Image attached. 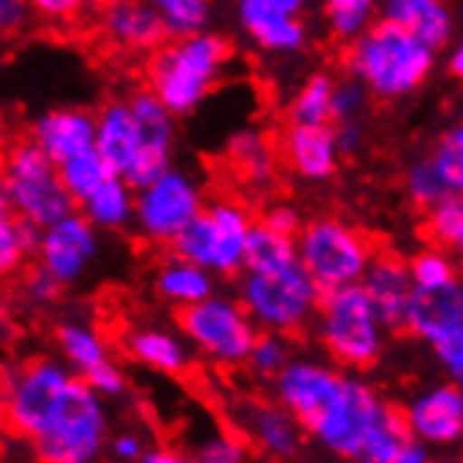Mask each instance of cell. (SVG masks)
<instances>
[{
  "mask_svg": "<svg viewBox=\"0 0 463 463\" xmlns=\"http://www.w3.org/2000/svg\"><path fill=\"white\" fill-rule=\"evenodd\" d=\"M289 360H292L289 337L259 332V337H256V343H253V348L248 354V363H244V365H248L261 379H276Z\"/></svg>",
  "mask_w": 463,
  "mask_h": 463,
  "instance_id": "41",
  "label": "cell"
},
{
  "mask_svg": "<svg viewBox=\"0 0 463 463\" xmlns=\"http://www.w3.org/2000/svg\"><path fill=\"white\" fill-rule=\"evenodd\" d=\"M138 463H203L197 455L177 452V449H146Z\"/></svg>",
  "mask_w": 463,
  "mask_h": 463,
  "instance_id": "51",
  "label": "cell"
},
{
  "mask_svg": "<svg viewBox=\"0 0 463 463\" xmlns=\"http://www.w3.org/2000/svg\"><path fill=\"white\" fill-rule=\"evenodd\" d=\"M432 463H458V460H432Z\"/></svg>",
  "mask_w": 463,
  "mask_h": 463,
  "instance_id": "56",
  "label": "cell"
},
{
  "mask_svg": "<svg viewBox=\"0 0 463 463\" xmlns=\"http://www.w3.org/2000/svg\"><path fill=\"white\" fill-rule=\"evenodd\" d=\"M107 444H110L113 458H116V460H121V463H138V460H141V455L146 452L144 439H141L138 432H118L116 439H110Z\"/></svg>",
  "mask_w": 463,
  "mask_h": 463,
  "instance_id": "48",
  "label": "cell"
},
{
  "mask_svg": "<svg viewBox=\"0 0 463 463\" xmlns=\"http://www.w3.org/2000/svg\"><path fill=\"white\" fill-rule=\"evenodd\" d=\"M205 194L203 185L183 169L163 172L157 180L135 192V220L132 225L152 244H169L180 231L203 211Z\"/></svg>",
  "mask_w": 463,
  "mask_h": 463,
  "instance_id": "12",
  "label": "cell"
},
{
  "mask_svg": "<svg viewBox=\"0 0 463 463\" xmlns=\"http://www.w3.org/2000/svg\"><path fill=\"white\" fill-rule=\"evenodd\" d=\"M304 0H241L236 17L244 37L267 53L301 51L309 40Z\"/></svg>",
  "mask_w": 463,
  "mask_h": 463,
  "instance_id": "16",
  "label": "cell"
},
{
  "mask_svg": "<svg viewBox=\"0 0 463 463\" xmlns=\"http://www.w3.org/2000/svg\"><path fill=\"white\" fill-rule=\"evenodd\" d=\"M99 25L113 45L135 53H155L169 43L155 4H144V0H118V4L104 6Z\"/></svg>",
  "mask_w": 463,
  "mask_h": 463,
  "instance_id": "23",
  "label": "cell"
},
{
  "mask_svg": "<svg viewBox=\"0 0 463 463\" xmlns=\"http://www.w3.org/2000/svg\"><path fill=\"white\" fill-rule=\"evenodd\" d=\"M53 337H57L65 365L79 379L101 368L104 363H110V345H107V340L101 337L96 326H90L85 320H73V317L60 320L57 329H53Z\"/></svg>",
  "mask_w": 463,
  "mask_h": 463,
  "instance_id": "28",
  "label": "cell"
},
{
  "mask_svg": "<svg viewBox=\"0 0 463 463\" xmlns=\"http://www.w3.org/2000/svg\"><path fill=\"white\" fill-rule=\"evenodd\" d=\"M99 256V231L73 211L57 225L40 231L37 239V267L57 281L60 287H71L85 279V272Z\"/></svg>",
  "mask_w": 463,
  "mask_h": 463,
  "instance_id": "15",
  "label": "cell"
},
{
  "mask_svg": "<svg viewBox=\"0 0 463 463\" xmlns=\"http://www.w3.org/2000/svg\"><path fill=\"white\" fill-rule=\"evenodd\" d=\"M231 421L236 427V435L244 444H253L269 458H292L301 449L304 430L298 421L284 413L279 404H264V402H239L231 411Z\"/></svg>",
  "mask_w": 463,
  "mask_h": 463,
  "instance_id": "20",
  "label": "cell"
},
{
  "mask_svg": "<svg viewBox=\"0 0 463 463\" xmlns=\"http://www.w3.org/2000/svg\"><path fill=\"white\" fill-rule=\"evenodd\" d=\"M6 385H9V371L0 365V407H4V399H6Z\"/></svg>",
  "mask_w": 463,
  "mask_h": 463,
  "instance_id": "54",
  "label": "cell"
},
{
  "mask_svg": "<svg viewBox=\"0 0 463 463\" xmlns=\"http://www.w3.org/2000/svg\"><path fill=\"white\" fill-rule=\"evenodd\" d=\"M345 76L357 79L376 99H404L427 85L435 71V51L402 32L388 20H376L371 29L345 45Z\"/></svg>",
  "mask_w": 463,
  "mask_h": 463,
  "instance_id": "3",
  "label": "cell"
},
{
  "mask_svg": "<svg viewBox=\"0 0 463 463\" xmlns=\"http://www.w3.org/2000/svg\"><path fill=\"white\" fill-rule=\"evenodd\" d=\"M376 9L379 20L399 25L402 32L416 37L435 53L455 37V14L444 0H388Z\"/></svg>",
  "mask_w": 463,
  "mask_h": 463,
  "instance_id": "25",
  "label": "cell"
},
{
  "mask_svg": "<svg viewBox=\"0 0 463 463\" xmlns=\"http://www.w3.org/2000/svg\"><path fill=\"white\" fill-rule=\"evenodd\" d=\"M256 222L284 239H298V233L304 228V213L301 208H295L289 203H272L256 216Z\"/></svg>",
  "mask_w": 463,
  "mask_h": 463,
  "instance_id": "44",
  "label": "cell"
},
{
  "mask_svg": "<svg viewBox=\"0 0 463 463\" xmlns=\"http://www.w3.org/2000/svg\"><path fill=\"white\" fill-rule=\"evenodd\" d=\"M407 272H411L413 289H444L460 284L458 261L452 259V253L430 248V244L407 259Z\"/></svg>",
  "mask_w": 463,
  "mask_h": 463,
  "instance_id": "38",
  "label": "cell"
},
{
  "mask_svg": "<svg viewBox=\"0 0 463 463\" xmlns=\"http://www.w3.org/2000/svg\"><path fill=\"white\" fill-rule=\"evenodd\" d=\"M155 292L180 312L188 307H197V304L208 301L211 295H216V279L211 272L172 256L155 272Z\"/></svg>",
  "mask_w": 463,
  "mask_h": 463,
  "instance_id": "27",
  "label": "cell"
},
{
  "mask_svg": "<svg viewBox=\"0 0 463 463\" xmlns=\"http://www.w3.org/2000/svg\"><path fill=\"white\" fill-rule=\"evenodd\" d=\"M295 253L317 292L329 295L357 287L376 248L360 228L343 222L340 216H315L298 233Z\"/></svg>",
  "mask_w": 463,
  "mask_h": 463,
  "instance_id": "5",
  "label": "cell"
},
{
  "mask_svg": "<svg viewBox=\"0 0 463 463\" xmlns=\"http://www.w3.org/2000/svg\"><path fill=\"white\" fill-rule=\"evenodd\" d=\"M315 326L323 348L340 368L365 371L385 348L388 332L371 309L360 284L323 295Z\"/></svg>",
  "mask_w": 463,
  "mask_h": 463,
  "instance_id": "7",
  "label": "cell"
},
{
  "mask_svg": "<svg viewBox=\"0 0 463 463\" xmlns=\"http://www.w3.org/2000/svg\"><path fill=\"white\" fill-rule=\"evenodd\" d=\"M424 233L430 239V248H439L444 253L463 248V200L447 197L424 211Z\"/></svg>",
  "mask_w": 463,
  "mask_h": 463,
  "instance_id": "37",
  "label": "cell"
},
{
  "mask_svg": "<svg viewBox=\"0 0 463 463\" xmlns=\"http://www.w3.org/2000/svg\"><path fill=\"white\" fill-rule=\"evenodd\" d=\"M343 376L345 373L329 363L312 357H292L284 371L272 379V391H276L281 411L289 413L304 432H309L326 411V404L337 393Z\"/></svg>",
  "mask_w": 463,
  "mask_h": 463,
  "instance_id": "14",
  "label": "cell"
},
{
  "mask_svg": "<svg viewBox=\"0 0 463 463\" xmlns=\"http://www.w3.org/2000/svg\"><path fill=\"white\" fill-rule=\"evenodd\" d=\"M96 135V113L81 110V107H60V110L43 113L34 124L29 138L43 149V155L60 166V163L93 149Z\"/></svg>",
  "mask_w": 463,
  "mask_h": 463,
  "instance_id": "24",
  "label": "cell"
},
{
  "mask_svg": "<svg viewBox=\"0 0 463 463\" xmlns=\"http://www.w3.org/2000/svg\"><path fill=\"white\" fill-rule=\"evenodd\" d=\"M76 9L79 4H73V0H34L32 4V12L45 20H68Z\"/></svg>",
  "mask_w": 463,
  "mask_h": 463,
  "instance_id": "50",
  "label": "cell"
},
{
  "mask_svg": "<svg viewBox=\"0 0 463 463\" xmlns=\"http://www.w3.org/2000/svg\"><path fill=\"white\" fill-rule=\"evenodd\" d=\"M413 337L432 345L435 357L458 385L463 376V287L413 289L404 326Z\"/></svg>",
  "mask_w": 463,
  "mask_h": 463,
  "instance_id": "13",
  "label": "cell"
},
{
  "mask_svg": "<svg viewBox=\"0 0 463 463\" xmlns=\"http://www.w3.org/2000/svg\"><path fill=\"white\" fill-rule=\"evenodd\" d=\"M447 68H449V73H452V76H460V73H463V48H460V45H455V48H452Z\"/></svg>",
  "mask_w": 463,
  "mask_h": 463,
  "instance_id": "53",
  "label": "cell"
},
{
  "mask_svg": "<svg viewBox=\"0 0 463 463\" xmlns=\"http://www.w3.org/2000/svg\"><path fill=\"white\" fill-rule=\"evenodd\" d=\"M432 460H435V458H432V449L424 447L421 441L411 439V441H407V444L399 449V455H396L393 463H432Z\"/></svg>",
  "mask_w": 463,
  "mask_h": 463,
  "instance_id": "52",
  "label": "cell"
},
{
  "mask_svg": "<svg viewBox=\"0 0 463 463\" xmlns=\"http://www.w3.org/2000/svg\"><path fill=\"white\" fill-rule=\"evenodd\" d=\"M23 289H25V295H29V301L37 304V307L53 304L60 298V292H62V287L53 281L48 272H43L37 264L29 269V276H25V281H23Z\"/></svg>",
  "mask_w": 463,
  "mask_h": 463,
  "instance_id": "46",
  "label": "cell"
},
{
  "mask_svg": "<svg viewBox=\"0 0 463 463\" xmlns=\"http://www.w3.org/2000/svg\"><path fill=\"white\" fill-rule=\"evenodd\" d=\"M307 435L357 463H393L399 449L413 439L402 407L385 402L357 376H343L337 393Z\"/></svg>",
  "mask_w": 463,
  "mask_h": 463,
  "instance_id": "1",
  "label": "cell"
},
{
  "mask_svg": "<svg viewBox=\"0 0 463 463\" xmlns=\"http://www.w3.org/2000/svg\"><path fill=\"white\" fill-rule=\"evenodd\" d=\"M332 73H312L301 90L292 96L287 104V124H304V127H320L332 124Z\"/></svg>",
  "mask_w": 463,
  "mask_h": 463,
  "instance_id": "33",
  "label": "cell"
},
{
  "mask_svg": "<svg viewBox=\"0 0 463 463\" xmlns=\"http://www.w3.org/2000/svg\"><path fill=\"white\" fill-rule=\"evenodd\" d=\"M197 458L203 463H248V444L236 432H216L205 439Z\"/></svg>",
  "mask_w": 463,
  "mask_h": 463,
  "instance_id": "43",
  "label": "cell"
},
{
  "mask_svg": "<svg viewBox=\"0 0 463 463\" xmlns=\"http://www.w3.org/2000/svg\"><path fill=\"white\" fill-rule=\"evenodd\" d=\"M402 413L411 435L424 447H455L463 435V391L455 383L427 388Z\"/></svg>",
  "mask_w": 463,
  "mask_h": 463,
  "instance_id": "18",
  "label": "cell"
},
{
  "mask_svg": "<svg viewBox=\"0 0 463 463\" xmlns=\"http://www.w3.org/2000/svg\"><path fill=\"white\" fill-rule=\"evenodd\" d=\"M231 57V40L216 32H205L188 40H172L149 53L146 90L175 118L188 116L220 85Z\"/></svg>",
  "mask_w": 463,
  "mask_h": 463,
  "instance_id": "2",
  "label": "cell"
},
{
  "mask_svg": "<svg viewBox=\"0 0 463 463\" xmlns=\"http://www.w3.org/2000/svg\"><path fill=\"white\" fill-rule=\"evenodd\" d=\"M73 376L76 373L65 363L53 357H37L12 371L6 399L4 407H0L6 427L23 435V439L37 441L53 421V416L60 413Z\"/></svg>",
  "mask_w": 463,
  "mask_h": 463,
  "instance_id": "10",
  "label": "cell"
},
{
  "mask_svg": "<svg viewBox=\"0 0 463 463\" xmlns=\"http://www.w3.org/2000/svg\"><path fill=\"white\" fill-rule=\"evenodd\" d=\"M404 188H407V197H411V203L419 211H427L435 203L452 197L427 155L424 157H416L411 166L404 169Z\"/></svg>",
  "mask_w": 463,
  "mask_h": 463,
  "instance_id": "40",
  "label": "cell"
},
{
  "mask_svg": "<svg viewBox=\"0 0 463 463\" xmlns=\"http://www.w3.org/2000/svg\"><path fill=\"white\" fill-rule=\"evenodd\" d=\"M32 17H34L32 4H23V0H0V37L20 34L25 25L32 23Z\"/></svg>",
  "mask_w": 463,
  "mask_h": 463,
  "instance_id": "47",
  "label": "cell"
},
{
  "mask_svg": "<svg viewBox=\"0 0 463 463\" xmlns=\"http://www.w3.org/2000/svg\"><path fill=\"white\" fill-rule=\"evenodd\" d=\"M81 383H85L99 399H116V396H121L127 391V376L113 360L104 363L96 371H90L88 376H81Z\"/></svg>",
  "mask_w": 463,
  "mask_h": 463,
  "instance_id": "45",
  "label": "cell"
},
{
  "mask_svg": "<svg viewBox=\"0 0 463 463\" xmlns=\"http://www.w3.org/2000/svg\"><path fill=\"white\" fill-rule=\"evenodd\" d=\"M368 101H371V93L360 85L357 79H351V76L335 79V88H332V124L360 121Z\"/></svg>",
  "mask_w": 463,
  "mask_h": 463,
  "instance_id": "42",
  "label": "cell"
},
{
  "mask_svg": "<svg viewBox=\"0 0 463 463\" xmlns=\"http://www.w3.org/2000/svg\"><path fill=\"white\" fill-rule=\"evenodd\" d=\"M256 225L253 211L239 200H213L188 222L169 244L175 259L194 264L211 276H236L241 272L244 244Z\"/></svg>",
  "mask_w": 463,
  "mask_h": 463,
  "instance_id": "6",
  "label": "cell"
},
{
  "mask_svg": "<svg viewBox=\"0 0 463 463\" xmlns=\"http://www.w3.org/2000/svg\"><path fill=\"white\" fill-rule=\"evenodd\" d=\"M4 149H6V127L4 118H0V157H4Z\"/></svg>",
  "mask_w": 463,
  "mask_h": 463,
  "instance_id": "55",
  "label": "cell"
},
{
  "mask_svg": "<svg viewBox=\"0 0 463 463\" xmlns=\"http://www.w3.org/2000/svg\"><path fill=\"white\" fill-rule=\"evenodd\" d=\"M132 121L138 127L141 138V157L138 166L129 175V185L138 192L146 183L157 180L163 172L172 169V155H175V116L163 107L146 88L132 93L127 99Z\"/></svg>",
  "mask_w": 463,
  "mask_h": 463,
  "instance_id": "17",
  "label": "cell"
},
{
  "mask_svg": "<svg viewBox=\"0 0 463 463\" xmlns=\"http://www.w3.org/2000/svg\"><path fill=\"white\" fill-rule=\"evenodd\" d=\"M0 192L20 220L37 231L57 225L76 211L73 200L60 185L57 166L29 135L6 144L0 157Z\"/></svg>",
  "mask_w": 463,
  "mask_h": 463,
  "instance_id": "4",
  "label": "cell"
},
{
  "mask_svg": "<svg viewBox=\"0 0 463 463\" xmlns=\"http://www.w3.org/2000/svg\"><path fill=\"white\" fill-rule=\"evenodd\" d=\"M110 441L107 404L79 376L68 385L60 413L32 441L37 463H96Z\"/></svg>",
  "mask_w": 463,
  "mask_h": 463,
  "instance_id": "8",
  "label": "cell"
},
{
  "mask_svg": "<svg viewBox=\"0 0 463 463\" xmlns=\"http://www.w3.org/2000/svg\"><path fill=\"white\" fill-rule=\"evenodd\" d=\"M57 177H60V185L65 188V194L73 200V205H81L107 177H113V172L104 166L101 157L93 149H88L60 163Z\"/></svg>",
  "mask_w": 463,
  "mask_h": 463,
  "instance_id": "35",
  "label": "cell"
},
{
  "mask_svg": "<svg viewBox=\"0 0 463 463\" xmlns=\"http://www.w3.org/2000/svg\"><path fill=\"white\" fill-rule=\"evenodd\" d=\"M427 157L435 166V172H439L441 183L447 185V192L452 197H460L463 192V129L449 127Z\"/></svg>",
  "mask_w": 463,
  "mask_h": 463,
  "instance_id": "39",
  "label": "cell"
},
{
  "mask_svg": "<svg viewBox=\"0 0 463 463\" xmlns=\"http://www.w3.org/2000/svg\"><path fill=\"white\" fill-rule=\"evenodd\" d=\"M228 155L233 160V166L239 169V175L250 185H269L272 177H276L279 149L264 132H256V129L236 132L228 144Z\"/></svg>",
  "mask_w": 463,
  "mask_h": 463,
  "instance_id": "31",
  "label": "cell"
},
{
  "mask_svg": "<svg viewBox=\"0 0 463 463\" xmlns=\"http://www.w3.org/2000/svg\"><path fill=\"white\" fill-rule=\"evenodd\" d=\"M177 326L188 348L200 351L216 365H244L259 337L256 323L236 298L211 295L208 301L177 312Z\"/></svg>",
  "mask_w": 463,
  "mask_h": 463,
  "instance_id": "11",
  "label": "cell"
},
{
  "mask_svg": "<svg viewBox=\"0 0 463 463\" xmlns=\"http://www.w3.org/2000/svg\"><path fill=\"white\" fill-rule=\"evenodd\" d=\"M96 231H124L135 220V188L121 177H107L96 192L76 205Z\"/></svg>",
  "mask_w": 463,
  "mask_h": 463,
  "instance_id": "29",
  "label": "cell"
},
{
  "mask_svg": "<svg viewBox=\"0 0 463 463\" xmlns=\"http://www.w3.org/2000/svg\"><path fill=\"white\" fill-rule=\"evenodd\" d=\"M276 149L279 157L287 163V169L309 183L335 177L340 163L332 124H320V127L287 124Z\"/></svg>",
  "mask_w": 463,
  "mask_h": 463,
  "instance_id": "21",
  "label": "cell"
},
{
  "mask_svg": "<svg viewBox=\"0 0 463 463\" xmlns=\"http://www.w3.org/2000/svg\"><path fill=\"white\" fill-rule=\"evenodd\" d=\"M40 231L23 222L0 192V281L12 279L34 259Z\"/></svg>",
  "mask_w": 463,
  "mask_h": 463,
  "instance_id": "32",
  "label": "cell"
},
{
  "mask_svg": "<svg viewBox=\"0 0 463 463\" xmlns=\"http://www.w3.org/2000/svg\"><path fill=\"white\" fill-rule=\"evenodd\" d=\"M298 264L295 253V239H284L261 228L259 222L250 228L248 244H244V261L241 272L244 276H279Z\"/></svg>",
  "mask_w": 463,
  "mask_h": 463,
  "instance_id": "30",
  "label": "cell"
},
{
  "mask_svg": "<svg viewBox=\"0 0 463 463\" xmlns=\"http://www.w3.org/2000/svg\"><path fill=\"white\" fill-rule=\"evenodd\" d=\"M155 9L163 20V29H166L169 40H188L205 34L213 17V6L205 4V0H157Z\"/></svg>",
  "mask_w": 463,
  "mask_h": 463,
  "instance_id": "36",
  "label": "cell"
},
{
  "mask_svg": "<svg viewBox=\"0 0 463 463\" xmlns=\"http://www.w3.org/2000/svg\"><path fill=\"white\" fill-rule=\"evenodd\" d=\"M371 309L376 312L385 332H399L404 326L407 304L413 298V281L407 272V259L393 250H376L360 279Z\"/></svg>",
  "mask_w": 463,
  "mask_h": 463,
  "instance_id": "19",
  "label": "cell"
},
{
  "mask_svg": "<svg viewBox=\"0 0 463 463\" xmlns=\"http://www.w3.org/2000/svg\"><path fill=\"white\" fill-rule=\"evenodd\" d=\"M124 348L135 363L166 376L183 373L192 363L188 343L166 326H135L124 335Z\"/></svg>",
  "mask_w": 463,
  "mask_h": 463,
  "instance_id": "26",
  "label": "cell"
},
{
  "mask_svg": "<svg viewBox=\"0 0 463 463\" xmlns=\"http://www.w3.org/2000/svg\"><path fill=\"white\" fill-rule=\"evenodd\" d=\"M320 298L323 295L309 281L301 264H295L279 276H241L236 301L256 323L259 332L289 337L315 323Z\"/></svg>",
  "mask_w": 463,
  "mask_h": 463,
  "instance_id": "9",
  "label": "cell"
},
{
  "mask_svg": "<svg viewBox=\"0 0 463 463\" xmlns=\"http://www.w3.org/2000/svg\"><path fill=\"white\" fill-rule=\"evenodd\" d=\"M332 132H335V144H337V152L340 155H351L363 146V138H365V127L363 121H343V124H332Z\"/></svg>",
  "mask_w": 463,
  "mask_h": 463,
  "instance_id": "49",
  "label": "cell"
},
{
  "mask_svg": "<svg viewBox=\"0 0 463 463\" xmlns=\"http://www.w3.org/2000/svg\"><path fill=\"white\" fill-rule=\"evenodd\" d=\"M93 152L121 180H129V175L138 166L141 138H138V127L132 121L127 99H110L96 113Z\"/></svg>",
  "mask_w": 463,
  "mask_h": 463,
  "instance_id": "22",
  "label": "cell"
},
{
  "mask_svg": "<svg viewBox=\"0 0 463 463\" xmlns=\"http://www.w3.org/2000/svg\"><path fill=\"white\" fill-rule=\"evenodd\" d=\"M376 20H379V9L371 0H329L323 6L326 29L343 45L360 40Z\"/></svg>",
  "mask_w": 463,
  "mask_h": 463,
  "instance_id": "34",
  "label": "cell"
}]
</instances>
